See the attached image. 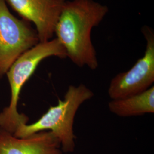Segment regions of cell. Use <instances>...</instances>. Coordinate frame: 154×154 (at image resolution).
Wrapping results in <instances>:
<instances>
[{"mask_svg": "<svg viewBox=\"0 0 154 154\" xmlns=\"http://www.w3.org/2000/svg\"><path fill=\"white\" fill-rule=\"evenodd\" d=\"M109 8L94 0H66L54 34L66 50L67 57L77 66L96 70L99 65L91 33L103 20Z\"/></svg>", "mask_w": 154, "mask_h": 154, "instance_id": "6da1fadb", "label": "cell"}, {"mask_svg": "<svg viewBox=\"0 0 154 154\" xmlns=\"http://www.w3.org/2000/svg\"><path fill=\"white\" fill-rule=\"evenodd\" d=\"M94 93L84 84L69 86L63 100L49 109L38 121L28 125H21L13 135L25 138L41 131L52 132L61 144L62 152L70 153L75 148L73 125L77 111L86 101L92 98Z\"/></svg>", "mask_w": 154, "mask_h": 154, "instance_id": "7a4b0ae2", "label": "cell"}, {"mask_svg": "<svg viewBox=\"0 0 154 154\" xmlns=\"http://www.w3.org/2000/svg\"><path fill=\"white\" fill-rule=\"evenodd\" d=\"M50 57H67L66 50L57 38L41 42L20 56L6 74L11 86L9 105L0 113V128L14 134L21 125L27 124L29 118L18 111L20 94L24 84L33 74L39 64Z\"/></svg>", "mask_w": 154, "mask_h": 154, "instance_id": "3957f363", "label": "cell"}, {"mask_svg": "<svg viewBox=\"0 0 154 154\" xmlns=\"http://www.w3.org/2000/svg\"><path fill=\"white\" fill-rule=\"evenodd\" d=\"M39 42L37 31L29 22L13 15L5 2L0 0V77L20 56Z\"/></svg>", "mask_w": 154, "mask_h": 154, "instance_id": "277c9868", "label": "cell"}, {"mask_svg": "<svg viewBox=\"0 0 154 154\" xmlns=\"http://www.w3.org/2000/svg\"><path fill=\"white\" fill-rule=\"evenodd\" d=\"M146 41L144 54L128 71L116 75L110 81L108 94L111 99L123 98L141 93L154 82V31L149 26L142 28Z\"/></svg>", "mask_w": 154, "mask_h": 154, "instance_id": "5b68a950", "label": "cell"}, {"mask_svg": "<svg viewBox=\"0 0 154 154\" xmlns=\"http://www.w3.org/2000/svg\"><path fill=\"white\" fill-rule=\"evenodd\" d=\"M23 18L35 25L39 42L54 34L55 26L66 0H4Z\"/></svg>", "mask_w": 154, "mask_h": 154, "instance_id": "8992f818", "label": "cell"}, {"mask_svg": "<svg viewBox=\"0 0 154 154\" xmlns=\"http://www.w3.org/2000/svg\"><path fill=\"white\" fill-rule=\"evenodd\" d=\"M61 144L50 131L18 138L0 128V154H62Z\"/></svg>", "mask_w": 154, "mask_h": 154, "instance_id": "52a82bcc", "label": "cell"}, {"mask_svg": "<svg viewBox=\"0 0 154 154\" xmlns=\"http://www.w3.org/2000/svg\"><path fill=\"white\" fill-rule=\"evenodd\" d=\"M108 107L111 112L121 117L154 114V86L141 93L121 99H111Z\"/></svg>", "mask_w": 154, "mask_h": 154, "instance_id": "ba28073f", "label": "cell"}]
</instances>
